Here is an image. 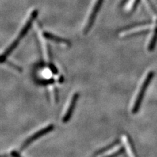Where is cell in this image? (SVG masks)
I'll use <instances>...</instances> for the list:
<instances>
[{
    "label": "cell",
    "instance_id": "cell-1",
    "mask_svg": "<svg viewBox=\"0 0 157 157\" xmlns=\"http://www.w3.org/2000/svg\"><path fill=\"white\" fill-rule=\"evenodd\" d=\"M38 14H39L38 9L33 10L32 12L30 13V14H29V16L26 22L22 27L21 31L20 32L19 34L17 36V38L12 43L11 45L7 48V50L4 52L3 55L0 56V62H3L6 60L7 57L11 55L14 49L17 47V46L19 45V43H20V42H21V41L28 33V31L29 30V29H30V28L32 27L33 22L35 21L36 19L37 18Z\"/></svg>",
    "mask_w": 157,
    "mask_h": 157
},
{
    "label": "cell",
    "instance_id": "cell-2",
    "mask_svg": "<svg viewBox=\"0 0 157 157\" xmlns=\"http://www.w3.org/2000/svg\"><path fill=\"white\" fill-rule=\"evenodd\" d=\"M154 75H155V72L153 71H151L147 73V76L145 77V79L140 87V89L138 93H137V96L136 98L134 106L132 107V112L133 114H136L139 111L141 105L142 104V101H143V100H144L145 92L147 90V88H148L151 81L153 80Z\"/></svg>",
    "mask_w": 157,
    "mask_h": 157
},
{
    "label": "cell",
    "instance_id": "cell-3",
    "mask_svg": "<svg viewBox=\"0 0 157 157\" xmlns=\"http://www.w3.org/2000/svg\"><path fill=\"white\" fill-rule=\"evenodd\" d=\"M104 1L105 0H96L95 1L94 6H93L92 8L89 17L88 18V21L85 25L84 30H83V34L86 35V34H87L90 32L93 25H94L98 14L99 13L100 9L102 7L103 3H104Z\"/></svg>",
    "mask_w": 157,
    "mask_h": 157
},
{
    "label": "cell",
    "instance_id": "cell-4",
    "mask_svg": "<svg viewBox=\"0 0 157 157\" xmlns=\"http://www.w3.org/2000/svg\"><path fill=\"white\" fill-rule=\"evenodd\" d=\"M54 129H55V125L54 124H49L48 126L43 128L41 129L40 130H39L38 132L34 133L33 135H32L30 137H28V138L24 142V144H22L21 150L23 151L25 149H26L27 147L32 144L33 141H35L36 140H38L40 138V137H43V136H45L47 134H48L49 132H52Z\"/></svg>",
    "mask_w": 157,
    "mask_h": 157
},
{
    "label": "cell",
    "instance_id": "cell-5",
    "mask_svg": "<svg viewBox=\"0 0 157 157\" xmlns=\"http://www.w3.org/2000/svg\"><path fill=\"white\" fill-rule=\"evenodd\" d=\"M79 97H80L79 92H75V94L72 96L71 101L70 102V105H69L68 108L67 109V111L65 113L64 116H63V117L62 118L63 123H67V122L70 121L73 112H74L77 102Z\"/></svg>",
    "mask_w": 157,
    "mask_h": 157
},
{
    "label": "cell",
    "instance_id": "cell-6",
    "mask_svg": "<svg viewBox=\"0 0 157 157\" xmlns=\"http://www.w3.org/2000/svg\"><path fill=\"white\" fill-rule=\"evenodd\" d=\"M43 36L45 37V38H46L49 41H52L55 43H59V44H62V45H66V46H70L71 45V42L67 40L66 39L63 38H61L58 36H56L54 34L48 32H43Z\"/></svg>",
    "mask_w": 157,
    "mask_h": 157
},
{
    "label": "cell",
    "instance_id": "cell-7",
    "mask_svg": "<svg viewBox=\"0 0 157 157\" xmlns=\"http://www.w3.org/2000/svg\"><path fill=\"white\" fill-rule=\"evenodd\" d=\"M119 143H120L119 140L114 141L113 142L112 144H109V145H108L107 146L104 147V148H102V149H100V150L97 151L96 152H95V153H94V154H93V156H99V155L104 154V153H105V152H107V151H110L111 149H113L115 147H116L117 145H119Z\"/></svg>",
    "mask_w": 157,
    "mask_h": 157
},
{
    "label": "cell",
    "instance_id": "cell-8",
    "mask_svg": "<svg viewBox=\"0 0 157 157\" xmlns=\"http://www.w3.org/2000/svg\"><path fill=\"white\" fill-rule=\"evenodd\" d=\"M157 43V21L156 22V25L154 27V30L153 35H152V37L150 40L149 44L148 45V50L149 51H153Z\"/></svg>",
    "mask_w": 157,
    "mask_h": 157
},
{
    "label": "cell",
    "instance_id": "cell-9",
    "mask_svg": "<svg viewBox=\"0 0 157 157\" xmlns=\"http://www.w3.org/2000/svg\"><path fill=\"white\" fill-rule=\"evenodd\" d=\"M125 139H126V141L128 144V148H129V151H130V156H136V153H135V151L134 149V145L132 144V142L131 139L128 136H126L125 137Z\"/></svg>",
    "mask_w": 157,
    "mask_h": 157
},
{
    "label": "cell",
    "instance_id": "cell-10",
    "mask_svg": "<svg viewBox=\"0 0 157 157\" xmlns=\"http://www.w3.org/2000/svg\"><path fill=\"white\" fill-rule=\"evenodd\" d=\"M124 151H125V149L124 148V147H121V148H120L117 152H115V153L110 155V156H118V155H120L121 154H123L124 153Z\"/></svg>",
    "mask_w": 157,
    "mask_h": 157
}]
</instances>
